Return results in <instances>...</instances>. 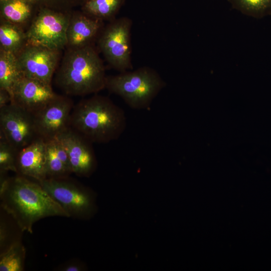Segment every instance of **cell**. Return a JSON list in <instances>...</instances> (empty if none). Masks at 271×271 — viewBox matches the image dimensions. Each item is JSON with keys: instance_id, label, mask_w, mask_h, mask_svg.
Segmentation results:
<instances>
[{"instance_id": "cell-19", "label": "cell", "mask_w": 271, "mask_h": 271, "mask_svg": "<svg viewBox=\"0 0 271 271\" xmlns=\"http://www.w3.org/2000/svg\"><path fill=\"white\" fill-rule=\"evenodd\" d=\"M22 76L17 56L0 49V89L8 91L12 96L15 84Z\"/></svg>"}, {"instance_id": "cell-4", "label": "cell", "mask_w": 271, "mask_h": 271, "mask_svg": "<svg viewBox=\"0 0 271 271\" xmlns=\"http://www.w3.org/2000/svg\"><path fill=\"white\" fill-rule=\"evenodd\" d=\"M165 85L155 70L145 66L107 76L105 88L120 96L130 108L144 109L150 106Z\"/></svg>"}, {"instance_id": "cell-3", "label": "cell", "mask_w": 271, "mask_h": 271, "mask_svg": "<svg viewBox=\"0 0 271 271\" xmlns=\"http://www.w3.org/2000/svg\"><path fill=\"white\" fill-rule=\"evenodd\" d=\"M94 44L66 48L55 75V82L65 94L84 96L105 88L103 62Z\"/></svg>"}, {"instance_id": "cell-25", "label": "cell", "mask_w": 271, "mask_h": 271, "mask_svg": "<svg viewBox=\"0 0 271 271\" xmlns=\"http://www.w3.org/2000/svg\"><path fill=\"white\" fill-rule=\"evenodd\" d=\"M57 269L61 271H82L85 269V267L82 262L78 260H72L61 265Z\"/></svg>"}, {"instance_id": "cell-2", "label": "cell", "mask_w": 271, "mask_h": 271, "mask_svg": "<svg viewBox=\"0 0 271 271\" xmlns=\"http://www.w3.org/2000/svg\"><path fill=\"white\" fill-rule=\"evenodd\" d=\"M70 127L87 140L107 143L118 139L126 127L123 110L107 97L94 94L74 105Z\"/></svg>"}, {"instance_id": "cell-26", "label": "cell", "mask_w": 271, "mask_h": 271, "mask_svg": "<svg viewBox=\"0 0 271 271\" xmlns=\"http://www.w3.org/2000/svg\"><path fill=\"white\" fill-rule=\"evenodd\" d=\"M12 102V96L7 90L0 89V108H2Z\"/></svg>"}, {"instance_id": "cell-24", "label": "cell", "mask_w": 271, "mask_h": 271, "mask_svg": "<svg viewBox=\"0 0 271 271\" xmlns=\"http://www.w3.org/2000/svg\"><path fill=\"white\" fill-rule=\"evenodd\" d=\"M9 233L4 221L1 220L0 223V246L1 253L5 251L11 245L9 242Z\"/></svg>"}, {"instance_id": "cell-10", "label": "cell", "mask_w": 271, "mask_h": 271, "mask_svg": "<svg viewBox=\"0 0 271 271\" xmlns=\"http://www.w3.org/2000/svg\"><path fill=\"white\" fill-rule=\"evenodd\" d=\"M0 134L19 151L38 138L33 114L12 102L1 108Z\"/></svg>"}, {"instance_id": "cell-16", "label": "cell", "mask_w": 271, "mask_h": 271, "mask_svg": "<svg viewBox=\"0 0 271 271\" xmlns=\"http://www.w3.org/2000/svg\"><path fill=\"white\" fill-rule=\"evenodd\" d=\"M39 8L25 0L0 2V18L4 21L24 29L28 27Z\"/></svg>"}, {"instance_id": "cell-18", "label": "cell", "mask_w": 271, "mask_h": 271, "mask_svg": "<svg viewBox=\"0 0 271 271\" xmlns=\"http://www.w3.org/2000/svg\"><path fill=\"white\" fill-rule=\"evenodd\" d=\"M26 31L17 25L1 20L0 49L17 56L27 44Z\"/></svg>"}, {"instance_id": "cell-20", "label": "cell", "mask_w": 271, "mask_h": 271, "mask_svg": "<svg viewBox=\"0 0 271 271\" xmlns=\"http://www.w3.org/2000/svg\"><path fill=\"white\" fill-rule=\"evenodd\" d=\"M26 250L22 242L15 240L0 255L1 271L24 270Z\"/></svg>"}, {"instance_id": "cell-22", "label": "cell", "mask_w": 271, "mask_h": 271, "mask_svg": "<svg viewBox=\"0 0 271 271\" xmlns=\"http://www.w3.org/2000/svg\"><path fill=\"white\" fill-rule=\"evenodd\" d=\"M18 151L0 134V173L11 171L17 173Z\"/></svg>"}, {"instance_id": "cell-5", "label": "cell", "mask_w": 271, "mask_h": 271, "mask_svg": "<svg viewBox=\"0 0 271 271\" xmlns=\"http://www.w3.org/2000/svg\"><path fill=\"white\" fill-rule=\"evenodd\" d=\"M132 24L128 17L115 19L104 27L96 41L98 51L110 66L120 73L133 69L130 44Z\"/></svg>"}, {"instance_id": "cell-9", "label": "cell", "mask_w": 271, "mask_h": 271, "mask_svg": "<svg viewBox=\"0 0 271 271\" xmlns=\"http://www.w3.org/2000/svg\"><path fill=\"white\" fill-rule=\"evenodd\" d=\"M61 51L27 43L16 56L23 76L51 85L58 67Z\"/></svg>"}, {"instance_id": "cell-12", "label": "cell", "mask_w": 271, "mask_h": 271, "mask_svg": "<svg viewBox=\"0 0 271 271\" xmlns=\"http://www.w3.org/2000/svg\"><path fill=\"white\" fill-rule=\"evenodd\" d=\"M56 95L51 85L22 76L13 87L11 102L33 114Z\"/></svg>"}, {"instance_id": "cell-21", "label": "cell", "mask_w": 271, "mask_h": 271, "mask_svg": "<svg viewBox=\"0 0 271 271\" xmlns=\"http://www.w3.org/2000/svg\"><path fill=\"white\" fill-rule=\"evenodd\" d=\"M233 8L244 15L261 19L271 15V0H228Z\"/></svg>"}, {"instance_id": "cell-13", "label": "cell", "mask_w": 271, "mask_h": 271, "mask_svg": "<svg viewBox=\"0 0 271 271\" xmlns=\"http://www.w3.org/2000/svg\"><path fill=\"white\" fill-rule=\"evenodd\" d=\"M104 27L103 21L90 17L81 10H73L67 31L66 48L94 44Z\"/></svg>"}, {"instance_id": "cell-7", "label": "cell", "mask_w": 271, "mask_h": 271, "mask_svg": "<svg viewBox=\"0 0 271 271\" xmlns=\"http://www.w3.org/2000/svg\"><path fill=\"white\" fill-rule=\"evenodd\" d=\"M71 12L39 8L26 30L27 43L59 51L65 49Z\"/></svg>"}, {"instance_id": "cell-23", "label": "cell", "mask_w": 271, "mask_h": 271, "mask_svg": "<svg viewBox=\"0 0 271 271\" xmlns=\"http://www.w3.org/2000/svg\"><path fill=\"white\" fill-rule=\"evenodd\" d=\"M5 0H0L3 1ZM39 8H46L62 12H71L80 7L84 0H25Z\"/></svg>"}, {"instance_id": "cell-17", "label": "cell", "mask_w": 271, "mask_h": 271, "mask_svg": "<svg viewBox=\"0 0 271 271\" xmlns=\"http://www.w3.org/2000/svg\"><path fill=\"white\" fill-rule=\"evenodd\" d=\"M125 0H84L80 6L82 12L103 21L114 20Z\"/></svg>"}, {"instance_id": "cell-6", "label": "cell", "mask_w": 271, "mask_h": 271, "mask_svg": "<svg viewBox=\"0 0 271 271\" xmlns=\"http://www.w3.org/2000/svg\"><path fill=\"white\" fill-rule=\"evenodd\" d=\"M69 217L86 219L95 212L94 197L83 186L65 178H48L38 182Z\"/></svg>"}, {"instance_id": "cell-1", "label": "cell", "mask_w": 271, "mask_h": 271, "mask_svg": "<svg viewBox=\"0 0 271 271\" xmlns=\"http://www.w3.org/2000/svg\"><path fill=\"white\" fill-rule=\"evenodd\" d=\"M6 174L0 173L1 205L22 231L32 233L34 224L46 217H69L39 183L23 176L7 177Z\"/></svg>"}, {"instance_id": "cell-8", "label": "cell", "mask_w": 271, "mask_h": 271, "mask_svg": "<svg viewBox=\"0 0 271 271\" xmlns=\"http://www.w3.org/2000/svg\"><path fill=\"white\" fill-rule=\"evenodd\" d=\"M74 105L68 97L56 94L45 106L32 114L37 137L47 142L57 138L71 128Z\"/></svg>"}, {"instance_id": "cell-11", "label": "cell", "mask_w": 271, "mask_h": 271, "mask_svg": "<svg viewBox=\"0 0 271 271\" xmlns=\"http://www.w3.org/2000/svg\"><path fill=\"white\" fill-rule=\"evenodd\" d=\"M57 139L67 152L72 172L79 176H90L97 166L92 143L71 128Z\"/></svg>"}, {"instance_id": "cell-15", "label": "cell", "mask_w": 271, "mask_h": 271, "mask_svg": "<svg viewBox=\"0 0 271 271\" xmlns=\"http://www.w3.org/2000/svg\"><path fill=\"white\" fill-rule=\"evenodd\" d=\"M45 142L47 178L67 177L72 172L63 146L57 138Z\"/></svg>"}, {"instance_id": "cell-14", "label": "cell", "mask_w": 271, "mask_h": 271, "mask_svg": "<svg viewBox=\"0 0 271 271\" xmlns=\"http://www.w3.org/2000/svg\"><path fill=\"white\" fill-rule=\"evenodd\" d=\"M17 173L40 182L47 178L46 168V142L37 138L18 152Z\"/></svg>"}]
</instances>
